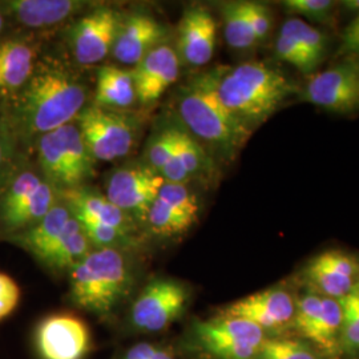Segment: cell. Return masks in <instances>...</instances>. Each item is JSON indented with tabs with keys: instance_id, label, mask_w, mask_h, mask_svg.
I'll list each match as a JSON object with an SVG mask.
<instances>
[{
	"instance_id": "36",
	"label": "cell",
	"mask_w": 359,
	"mask_h": 359,
	"mask_svg": "<svg viewBox=\"0 0 359 359\" xmlns=\"http://www.w3.org/2000/svg\"><path fill=\"white\" fill-rule=\"evenodd\" d=\"M248 16L257 44L265 41L271 31V11L266 4L248 1Z\"/></svg>"
},
{
	"instance_id": "5",
	"label": "cell",
	"mask_w": 359,
	"mask_h": 359,
	"mask_svg": "<svg viewBox=\"0 0 359 359\" xmlns=\"http://www.w3.org/2000/svg\"><path fill=\"white\" fill-rule=\"evenodd\" d=\"M92 157L76 124H67L39 140V163L53 187L65 189L80 188L93 176Z\"/></svg>"
},
{
	"instance_id": "14",
	"label": "cell",
	"mask_w": 359,
	"mask_h": 359,
	"mask_svg": "<svg viewBox=\"0 0 359 359\" xmlns=\"http://www.w3.org/2000/svg\"><path fill=\"white\" fill-rule=\"evenodd\" d=\"M294 313L292 294L283 287H270L233 302L222 309L219 316L253 322L265 332L283 329L293 322Z\"/></svg>"
},
{
	"instance_id": "9",
	"label": "cell",
	"mask_w": 359,
	"mask_h": 359,
	"mask_svg": "<svg viewBox=\"0 0 359 359\" xmlns=\"http://www.w3.org/2000/svg\"><path fill=\"white\" fill-rule=\"evenodd\" d=\"M187 289L173 280L158 278L148 283L135 301L130 318L142 332H160L168 327L187 306Z\"/></svg>"
},
{
	"instance_id": "29",
	"label": "cell",
	"mask_w": 359,
	"mask_h": 359,
	"mask_svg": "<svg viewBox=\"0 0 359 359\" xmlns=\"http://www.w3.org/2000/svg\"><path fill=\"white\" fill-rule=\"evenodd\" d=\"M180 132L181 128L177 127H168L154 135V137L148 142L145 158L147 165L152 168L157 173L163 170V168L167 165L168 161L172 158V156L176 154L180 142Z\"/></svg>"
},
{
	"instance_id": "38",
	"label": "cell",
	"mask_w": 359,
	"mask_h": 359,
	"mask_svg": "<svg viewBox=\"0 0 359 359\" xmlns=\"http://www.w3.org/2000/svg\"><path fill=\"white\" fill-rule=\"evenodd\" d=\"M20 299V289L13 278L0 273V321L8 317L18 306Z\"/></svg>"
},
{
	"instance_id": "40",
	"label": "cell",
	"mask_w": 359,
	"mask_h": 359,
	"mask_svg": "<svg viewBox=\"0 0 359 359\" xmlns=\"http://www.w3.org/2000/svg\"><path fill=\"white\" fill-rule=\"evenodd\" d=\"M338 301L341 308L347 310L359 320V283H355V286L344 298Z\"/></svg>"
},
{
	"instance_id": "11",
	"label": "cell",
	"mask_w": 359,
	"mask_h": 359,
	"mask_svg": "<svg viewBox=\"0 0 359 359\" xmlns=\"http://www.w3.org/2000/svg\"><path fill=\"white\" fill-rule=\"evenodd\" d=\"M123 16L112 7H97L80 18L71 29V48L77 63L96 65L114 51Z\"/></svg>"
},
{
	"instance_id": "10",
	"label": "cell",
	"mask_w": 359,
	"mask_h": 359,
	"mask_svg": "<svg viewBox=\"0 0 359 359\" xmlns=\"http://www.w3.org/2000/svg\"><path fill=\"white\" fill-rule=\"evenodd\" d=\"M165 180L147 164L118 168L107 182V198L130 217L145 221Z\"/></svg>"
},
{
	"instance_id": "3",
	"label": "cell",
	"mask_w": 359,
	"mask_h": 359,
	"mask_svg": "<svg viewBox=\"0 0 359 359\" xmlns=\"http://www.w3.org/2000/svg\"><path fill=\"white\" fill-rule=\"evenodd\" d=\"M86 97V88L74 75L57 67L43 68L28 80L22 95V121L34 133H50L76 120Z\"/></svg>"
},
{
	"instance_id": "39",
	"label": "cell",
	"mask_w": 359,
	"mask_h": 359,
	"mask_svg": "<svg viewBox=\"0 0 359 359\" xmlns=\"http://www.w3.org/2000/svg\"><path fill=\"white\" fill-rule=\"evenodd\" d=\"M339 53L359 57V13L347 25L342 32Z\"/></svg>"
},
{
	"instance_id": "42",
	"label": "cell",
	"mask_w": 359,
	"mask_h": 359,
	"mask_svg": "<svg viewBox=\"0 0 359 359\" xmlns=\"http://www.w3.org/2000/svg\"><path fill=\"white\" fill-rule=\"evenodd\" d=\"M341 7H344L346 11L354 13L355 15L359 13V0H345L339 3Z\"/></svg>"
},
{
	"instance_id": "35",
	"label": "cell",
	"mask_w": 359,
	"mask_h": 359,
	"mask_svg": "<svg viewBox=\"0 0 359 359\" xmlns=\"http://www.w3.org/2000/svg\"><path fill=\"white\" fill-rule=\"evenodd\" d=\"M43 180H40L32 172H25L18 179L15 180L13 185L10 187L8 192L4 197L3 205H1V215L11 212L16 206L20 205L28 196L35 192V189L41 184Z\"/></svg>"
},
{
	"instance_id": "43",
	"label": "cell",
	"mask_w": 359,
	"mask_h": 359,
	"mask_svg": "<svg viewBox=\"0 0 359 359\" xmlns=\"http://www.w3.org/2000/svg\"><path fill=\"white\" fill-rule=\"evenodd\" d=\"M152 359H175V357H173V354H172L169 350H165V348H157V350L154 351Z\"/></svg>"
},
{
	"instance_id": "32",
	"label": "cell",
	"mask_w": 359,
	"mask_h": 359,
	"mask_svg": "<svg viewBox=\"0 0 359 359\" xmlns=\"http://www.w3.org/2000/svg\"><path fill=\"white\" fill-rule=\"evenodd\" d=\"M177 156L191 180L201 175L209 165L208 154L203 145L187 129L181 128L180 132Z\"/></svg>"
},
{
	"instance_id": "22",
	"label": "cell",
	"mask_w": 359,
	"mask_h": 359,
	"mask_svg": "<svg viewBox=\"0 0 359 359\" xmlns=\"http://www.w3.org/2000/svg\"><path fill=\"white\" fill-rule=\"evenodd\" d=\"M34 75V51L22 41L0 44V92H13L26 86Z\"/></svg>"
},
{
	"instance_id": "2",
	"label": "cell",
	"mask_w": 359,
	"mask_h": 359,
	"mask_svg": "<svg viewBox=\"0 0 359 359\" xmlns=\"http://www.w3.org/2000/svg\"><path fill=\"white\" fill-rule=\"evenodd\" d=\"M217 76L218 69H213L192 79L180 92L179 115L196 140L231 158L253 132L221 102Z\"/></svg>"
},
{
	"instance_id": "8",
	"label": "cell",
	"mask_w": 359,
	"mask_h": 359,
	"mask_svg": "<svg viewBox=\"0 0 359 359\" xmlns=\"http://www.w3.org/2000/svg\"><path fill=\"white\" fill-rule=\"evenodd\" d=\"M305 102L334 114L359 112V57L348 56L310 77L302 90Z\"/></svg>"
},
{
	"instance_id": "17",
	"label": "cell",
	"mask_w": 359,
	"mask_h": 359,
	"mask_svg": "<svg viewBox=\"0 0 359 359\" xmlns=\"http://www.w3.org/2000/svg\"><path fill=\"white\" fill-rule=\"evenodd\" d=\"M217 22L203 6L188 8L179 25L180 59L193 67L208 65L216 51Z\"/></svg>"
},
{
	"instance_id": "44",
	"label": "cell",
	"mask_w": 359,
	"mask_h": 359,
	"mask_svg": "<svg viewBox=\"0 0 359 359\" xmlns=\"http://www.w3.org/2000/svg\"><path fill=\"white\" fill-rule=\"evenodd\" d=\"M3 161H4V148H3V144L0 142V177H1V170H3Z\"/></svg>"
},
{
	"instance_id": "15",
	"label": "cell",
	"mask_w": 359,
	"mask_h": 359,
	"mask_svg": "<svg viewBox=\"0 0 359 359\" xmlns=\"http://www.w3.org/2000/svg\"><path fill=\"white\" fill-rule=\"evenodd\" d=\"M304 277L313 293L341 299L359 283V261L342 250H326L309 262Z\"/></svg>"
},
{
	"instance_id": "25",
	"label": "cell",
	"mask_w": 359,
	"mask_h": 359,
	"mask_svg": "<svg viewBox=\"0 0 359 359\" xmlns=\"http://www.w3.org/2000/svg\"><path fill=\"white\" fill-rule=\"evenodd\" d=\"M56 205V192L53 185L48 181H41L35 192L28 196L26 200L13 209L1 215L3 222L11 229L31 228L38 224L53 206Z\"/></svg>"
},
{
	"instance_id": "26",
	"label": "cell",
	"mask_w": 359,
	"mask_h": 359,
	"mask_svg": "<svg viewBox=\"0 0 359 359\" xmlns=\"http://www.w3.org/2000/svg\"><path fill=\"white\" fill-rule=\"evenodd\" d=\"M342 308L338 299L323 297L321 314L306 334L314 346L326 355H335L339 348V335L342 327Z\"/></svg>"
},
{
	"instance_id": "41",
	"label": "cell",
	"mask_w": 359,
	"mask_h": 359,
	"mask_svg": "<svg viewBox=\"0 0 359 359\" xmlns=\"http://www.w3.org/2000/svg\"><path fill=\"white\" fill-rule=\"evenodd\" d=\"M156 350L152 344H139L129 350L124 359H152Z\"/></svg>"
},
{
	"instance_id": "12",
	"label": "cell",
	"mask_w": 359,
	"mask_h": 359,
	"mask_svg": "<svg viewBox=\"0 0 359 359\" xmlns=\"http://www.w3.org/2000/svg\"><path fill=\"white\" fill-rule=\"evenodd\" d=\"M198 213V198L187 184L165 182L144 222L156 236L175 237L189 231L197 221Z\"/></svg>"
},
{
	"instance_id": "18",
	"label": "cell",
	"mask_w": 359,
	"mask_h": 359,
	"mask_svg": "<svg viewBox=\"0 0 359 359\" xmlns=\"http://www.w3.org/2000/svg\"><path fill=\"white\" fill-rule=\"evenodd\" d=\"M164 26L154 16L133 13L123 18L112 52L121 65H136L156 47L164 44Z\"/></svg>"
},
{
	"instance_id": "1",
	"label": "cell",
	"mask_w": 359,
	"mask_h": 359,
	"mask_svg": "<svg viewBox=\"0 0 359 359\" xmlns=\"http://www.w3.org/2000/svg\"><path fill=\"white\" fill-rule=\"evenodd\" d=\"M217 92L225 107L253 132L283 108L297 87L281 69L262 62H246L218 69Z\"/></svg>"
},
{
	"instance_id": "37",
	"label": "cell",
	"mask_w": 359,
	"mask_h": 359,
	"mask_svg": "<svg viewBox=\"0 0 359 359\" xmlns=\"http://www.w3.org/2000/svg\"><path fill=\"white\" fill-rule=\"evenodd\" d=\"M342 327L339 335V348L347 354L359 353V320L342 309Z\"/></svg>"
},
{
	"instance_id": "28",
	"label": "cell",
	"mask_w": 359,
	"mask_h": 359,
	"mask_svg": "<svg viewBox=\"0 0 359 359\" xmlns=\"http://www.w3.org/2000/svg\"><path fill=\"white\" fill-rule=\"evenodd\" d=\"M280 31L294 39L297 44L308 53L313 62L321 65L327 50V38L321 29L309 25L302 19L289 18Z\"/></svg>"
},
{
	"instance_id": "16",
	"label": "cell",
	"mask_w": 359,
	"mask_h": 359,
	"mask_svg": "<svg viewBox=\"0 0 359 359\" xmlns=\"http://www.w3.org/2000/svg\"><path fill=\"white\" fill-rule=\"evenodd\" d=\"M132 75L137 102L154 104L179 79V52L169 44H161L135 65Z\"/></svg>"
},
{
	"instance_id": "27",
	"label": "cell",
	"mask_w": 359,
	"mask_h": 359,
	"mask_svg": "<svg viewBox=\"0 0 359 359\" xmlns=\"http://www.w3.org/2000/svg\"><path fill=\"white\" fill-rule=\"evenodd\" d=\"M221 13L224 22V35L229 47L244 51L258 46L248 16V1L224 3Z\"/></svg>"
},
{
	"instance_id": "19",
	"label": "cell",
	"mask_w": 359,
	"mask_h": 359,
	"mask_svg": "<svg viewBox=\"0 0 359 359\" xmlns=\"http://www.w3.org/2000/svg\"><path fill=\"white\" fill-rule=\"evenodd\" d=\"M62 196L65 198V205L77 221L103 224L129 234L135 231L133 217L118 209L107 198V196L92 192L81 187L62 191Z\"/></svg>"
},
{
	"instance_id": "7",
	"label": "cell",
	"mask_w": 359,
	"mask_h": 359,
	"mask_svg": "<svg viewBox=\"0 0 359 359\" xmlns=\"http://www.w3.org/2000/svg\"><path fill=\"white\" fill-rule=\"evenodd\" d=\"M193 337L197 346L215 359H257L266 339L265 332L253 322L222 316L196 322Z\"/></svg>"
},
{
	"instance_id": "34",
	"label": "cell",
	"mask_w": 359,
	"mask_h": 359,
	"mask_svg": "<svg viewBox=\"0 0 359 359\" xmlns=\"http://www.w3.org/2000/svg\"><path fill=\"white\" fill-rule=\"evenodd\" d=\"M323 297L317 293H306L298 301H295L294 322L295 329L305 338L313 325L321 314Z\"/></svg>"
},
{
	"instance_id": "4",
	"label": "cell",
	"mask_w": 359,
	"mask_h": 359,
	"mask_svg": "<svg viewBox=\"0 0 359 359\" xmlns=\"http://www.w3.org/2000/svg\"><path fill=\"white\" fill-rule=\"evenodd\" d=\"M130 273L117 249H97L71 268V297L79 308L99 316L111 313L127 295Z\"/></svg>"
},
{
	"instance_id": "13",
	"label": "cell",
	"mask_w": 359,
	"mask_h": 359,
	"mask_svg": "<svg viewBox=\"0 0 359 359\" xmlns=\"http://www.w3.org/2000/svg\"><path fill=\"white\" fill-rule=\"evenodd\" d=\"M36 347L41 359H84L90 348V330L74 316H51L38 326Z\"/></svg>"
},
{
	"instance_id": "20",
	"label": "cell",
	"mask_w": 359,
	"mask_h": 359,
	"mask_svg": "<svg viewBox=\"0 0 359 359\" xmlns=\"http://www.w3.org/2000/svg\"><path fill=\"white\" fill-rule=\"evenodd\" d=\"M7 6L20 23L40 28L62 23L76 13L83 3L74 0H16L8 1Z\"/></svg>"
},
{
	"instance_id": "24",
	"label": "cell",
	"mask_w": 359,
	"mask_h": 359,
	"mask_svg": "<svg viewBox=\"0 0 359 359\" xmlns=\"http://www.w3.org/2000/svg\"><path fill=\"white\" fill-rule=\"evenodd\" d=\"M71 217L65 204H56L38 224L16 237V241L39 259L59 238Z\"/></svg>"
},
{
	"instance_id": "31",
	"label": "cell",
	"mask_w": 359,
	"mask_h": 359,
	"mask_svg": "<svg viewBox=\"0 0 359 359\" xmlns=\"http://www.w3.org/2000/svg\"><path fill=\"white\" fill-rule=\"evenodd\" d=\"M257 359H320L313 348L290 338L265 339Z\"/></svg>"
},
{
	"instance_id": "23",
	"label": "cell",
	"mask_w": 359,
	"mask_h": 359,
	"mask_svg": "<svg viewBox=\"0 0 359 359\" xmlns=\"http://www.w3.org/2000/svg\"><path fill=\"white\" fill-rule=\"evenodd\" d=\"M90 245L80 222L72 215L59 238L39 259L55 269H71L90 253Z\"/></svg>"
},
{
	"instance_id": "21",
	"label": "cell",
	"mask_w": 359,
	"mask_h": 359,
	"mask_svg": "<svg viewBox=\"0 0 359 359\" xmlns=\"http://www.w3.org/2000/svg\"><path fill=\"white\" fill-rule=\"evenodd\" d=\"M137 102L132 71L112 65L97 72L95 105L108 109H126Z\"/></svg>"
},
{
	"instance_id": "33",
	"label": "cell",
	"mask_w": 359,
	"mask_h": 359,
	"mask_svg": "<svg viewBox=\"0 0 359 359\" xmlns=\"http://www.w3.org/2000/svg\"><path fill=\"white\" fill-rule=\"evenodd\" d=\"M276 55L280 60L293 65L304 75H310L318 68V65L311 60L308 53L297 44L294 39L281 31L276 40Z\"/></svg>"
},
{
	"instance_id": "45",
	"label": "cell",
	"mask_w": 359,
	"mask_h": 359,
	"mask_svg": "<svg viewBox=\"0 0 359 359\" xmlns=\"http://www.w3.org/2000/svg\"><path fill=\"white\" fill-rule=\"evenodd\" d=\"M1 28H3V15L0 13V31H1Z\"/></svg>"
},
{
	"instance_id": "6",
	"label": "cell",
	"mask_w": 359,
	"mask_h": 359,
	"mask_svg": "<svg viewBox=\"0 0 359 359\" xmlns=\"http://www.w3.org/2000/svg\"><path fill=\"white\" fill-rule=\"evenodd\" d=\"M77 128L95 160L114 161L130 152L137 136V121L121 111L90 105L76 120Z\"/></svg>"
},
{
	"instance_id": "30",
	"label": "cell",
	"mask_w": 359,
	"mask_h": 359,
	"mask_svg": "<svg viewBox=\"0 0 359 359\" xmlns=\"http://www.w3.org/2000/svg\"><path fill=\"white\" fill-rule=\"evenodd\" d=\"M281 6L293 18L327 25L333 20L339 4L333 0H285Z\"/></svg>"
}]
</instances>
